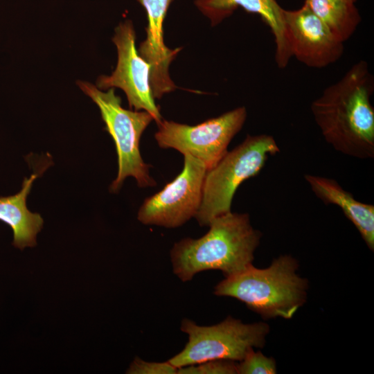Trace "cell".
Returning <instances> with one entry per match:
<instances>
[{
    "label": "cell",
    "mask_w": 374,
    "mask_h": 374,
    "mask_svg": "<svg viewBox=\"0 0 374 374\" xmlns=\"http://www.w3.org/2000/svg\"><path fill=\"white\" fill-rule=\"evenodd\" d=\"M148 17L146 39L140 44L139 54L151 66L150 86L154 98H161L176 86L170 78L168 68L181 48H168L164 44L163 24L172 0H137Z\"/></svg>",
    "instance_id": "11"
},
{
    "label": "cell",
    "mask_w": 374,
    "mask_h": 374,
    "mask_svg": "<svg viewBox=\"0 0 374 374\" xmlns=\"http://www.w3.org/2000/svg\"><path fill=\"white\" fill-rule=\"evenodd\" d=\"M247 118L240 107L196 125L162 120L154 138L163 149H175L183 155L202 161L207 170L213 168L227 153L228 146Z\"/></svg>",
    "instance_id": "7"
},
{
    "label": "cell",
    "mask_w": 374,
    "mask_h": 374,
    "mask_svg": "<svg viewBox=\"0 0 374 374\" xmlns=\"http://www.w3.org/2000/svg\"><path fill=\"white\" fill-rule=\"evenodd\" d=\"M343 1H348V2H350V3H355L356 2L357 0H343Z\"/></svg>",
    "instance_id": "19"
},
{
    "label": "cell",
    "mask_w": 374,
    "mask_h": 374,
    "mask_svg": "<svg viewBox=\"0 0 374 374\" xmlns=\"http://www.w3.org/2000/svg\"><path fill=\"white\" fill-rule=\"evenodd\" d=\"M280 152L273 136L248 135L211 169L207 170L202 199L195 218L202 226L231 212L233 196L242 183L257 175L271 155Z\"/></svg>",
    "instance_id": "4"
},
{
    "label": "cell",
    "mask_w": 374,
    "mask_h": 374,
    "mask_svg": "<svg viewBox=\"0 0 374 374\" xmlns=\"http://www.w3.org/2000/svg\"><path fill=\"white\" fill-rule=\"evenodd\" d=\"M286 38L292 56L313 68L333 64L343 55L338 39L304 3L298 10L284 11Z\"/></svg>",
    "instance_id": "10"
},
{
    "label": "cell",
    "mask_w": 374,
    "mask_h": 374,
    "mask_svg": "<svg viewBox=\"0 0 374 374\" xmlns=\"http://www.w3.org/2000/svg\"><path fill=\"white\" fill-rule=\"evenodd\" d=\"M184 157L181 172L160 191L143 201L137 215L142 224L177 228L195 217L208 170L202 161L190 155Z\"/></svg>",
    "instance_id": "8"
},
{
    "label": "cell",
    "mask_w": 374,
    "mask_h": 374,
    "mask_svg": "<svg viewBox=\"0 0 374 374\" xmlns=\"http://www.w3.org/2000/svg\"><path fill=\"white\" fill-rule=\"evenodd\" d=\"M181 330L188 335V341L168 360L177 368L215 359L240 362L250 350L264 346L269 328L265 323L246 324L228 317L210 326L185 319Z\"/></svg>",
    "instance_id": "6"
},
{
    "label": "cell",
    "mask_w": 374,
    "mask_h": 374,
    "mask_svg": "<svg viewBox=\"0 0 374 374\" xmlns=\"http://www.w3.org/2000/svg\"><path fill=\"white\" fill-rule=\"evenodd\" d=\"M238 374H274L276 373V364L271 357H266L260 351L250 350L244 357L237 364Z\"/></svg>",
    "instance_id": "16"
},
{
    "label": "cell",
    "mask_w": 374,
    "mask_h": 374,
    "mask_svg": "<svg viewBox=\"0 0 374 374\" xmlns=\"http://www.w3.org/2000/svg\"><path fill=\"white\" fill-rule=\"evenodd\" d=\"M208 226L202 237L184 238L170 250L173 272L183 282L210 269L220 270L226 277L252 264L261 233L252 226L249 214L231 211Z\"/></svg>",
    "instance_id": "2"
},
{
    "label": "cell",
    "mask_w": 374,
    "mask_h": 374,
    "mask_svg": "<svg viewBox=\"0 0 374 374\" xmlns=\"http://www.w3.org/2000/svg\"><path fill=\"white\" fill-rule=\"evenodd\" d=\"M305 3L341 42L348 40L361 21L355 3L343 0H305Z\"/></svg>",
    "instance_id": "15"
},
{
    "label": "cell",
    "mask_w": 374,
    "mask_h": 374,
    "mask_svg": "<svg viewBox=\"0 0 374 374\" xmlns=\"http://www.w3.org/2000/svg\"><path fill=\"white\" fill-rule=\"evenodd\" d=\"M373 80L366 62L359 61L310 107L325 141L337 152L359 159L374 158Z\"/></svg>",
    "instance_id": "1"
},
{
    "label": "cell",
    "mask_w": 374,
    "mask_h": 374,
    "mask_svg": "<svg viewBox=\"0 0 374 374\" xmlns=\"http://www.w3.org/2000/svg\"><path fill=\"white\" fill-rule=\"evenodd\" d=\"M37 172L24 179L21 189L17 193L0 197V221L10 226L13 232L12 245L21 250L37 244V235L43 227L40 214L30 212L26 206V199Z\"/></svg>",
    "instance_id": "14"
},
{
    "label": "cell",
    "mask_w": 374,
    "mask_h": 374,
    "mask_svg": "<svg viewBox=\"0 0 374 374\" xmlns=\"http://www.w3.org/2000/svg\"><path fill=\"white\" fill-rule=\"evenodd\" d=\"M234 361L215 359L178 368L177 374H236Z\"/></svg>",
    "instance_id": "17"
},
{
    "label": "cell",
    "mask_w": 374,
    "mask_h": 374,
    "mask_svg": "<svg viewBox=\"0 0 374 374\" xmlns=\"http://www.w3.org/2000/svg\"><path fill=\"white\" fill-rule=\"evenodd\" d=\"M135 39L130 20L121 23L116 28L113 42L118 51L117 66L110 75L100 76L96 84L103 90L121 89L126 94L130 108L148 112L158 125L162 118L150 86L151 66L139 54Z\"/></svg>",
    "instance_id": "9"
},
{
    "label": "cell",
    "mask_w": 374,
    "mask_h": 374,
    "mask_svg": "<svg viewBox=\"0 0 374 374\" xmlns=\"http://www.w3.org/2000/svg\"><path fill=\"white\" fill-rule=\"evenodd\" d=\"M298 263L280 256L265 269L249 265L226 276L214 294L235 298L265 318H292L306 299L308 283L296 274Z\"/></svg>",
    "instance_id": "3"
},
{
    "label": "cell",
    "mask_w": 374,
    "mask_h": 374,
    "mask_svg": "<svg viewBox=\"0 0 374 374\" xmlns=\"http://www.w3.org/2000/svg\"><path fill=\"white\" fill-rule=\"evenodd\" d=\"M312 191L326 204L339 206L354 224L368 247L374 249V206L357 201L333 179L305 174Z\"/></svg>",
    "instance_id": "13"
},
{
    "label": "cell",
    "mask_w": 374,
    "mask_h": 374,
    "mask_svg": "<svg viewBox=\"0 0 374 374\" xmlns=\"http://www.w3.org/2000/svg\"><path fill=\"white\" fill-rule=\"evenodd\" d=\"M195 3L210 19L213 26L230 16L238 8L258 15L274 35L277 66L283 69L289 64L292 55L286 38L285 10L276 0H196Z\"/></svg>",
    "instance_id": "12"
},
{
    "label": "cell",
    "mask_w": 374,
    "mask_h": 374,
    "mask_svg": "<svg viewBox=\"0 0 374 374\" xmlns=\"http://www.w3.org/2000/svg\"><path fill=\"white\" fill-rule=\"evenodd\" d=\"M78 84L98 107L105 130L115 143L118 169L110 191H118L128 177H134L139 187L155 186L156 181L150 173V166L144 162L139 150L141 135L154 120L152 116L146 111L124 109L114 88L103 91L87 82L79 81Z\"/></svg>",
    "instance_id": "5"
},
{
    "label": "cell",
    "mask_w": 374,
    "mask_h": 374,
    "mask_svg": "<svg viewBox=\"0 0 374 374\" xmlns=\"http://www.w3.org/2000/svg\"><path fill=\"white\" fill-rule=\"evenodd\" d=\"M178 368L168 360L164 362H146L136 357L127 373L131 374H177Z\"/></svg>",
    "instance_id": "18"
}]
</instances>
